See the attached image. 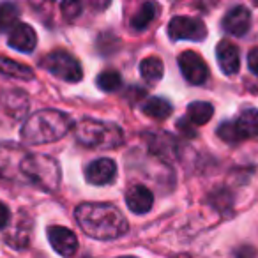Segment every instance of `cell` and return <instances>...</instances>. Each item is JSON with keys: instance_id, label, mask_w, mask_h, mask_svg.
Instances as JSON below:
<instances>
[{"instance_id": "cell-3", "label": "cell", "mask_w": 258, "mask_h": 258, "mask_svg": "<svg viewBox=\"0 0 258 258\" xmlns=\"http://www.w3.org/2000/svg\"><path fill=\"white\" fill-rule=\"evenodd\" d=\"M20 180L44 191H55L60 182V166L51 156L27 154L20 165Z\"/></svg>"}, {"instance_id": "cell-20", "label": "cell", "mask_w": 258, "mask_h": 258, "mask_svg": "<svg viewBox=\"0 0 258 258\" xmlns=\"http://www.w3.org/2000/svg\"><path fill=\"white\" fill-rule=\"evenodd\" d=\"M156 15H158V6L152 4V2H147V4H144L140 9H138V13L133 16V20H131V27H133L135 30H144L147 29L149 25H151V22L156 18Z\"/></svg>"}, {"instance_id": "cell-21", "label": "cell", "mask_w": 258, "mask_h": 258, "mask_svg": "<svg viewBox=\"0 0 258 258\" xmlns=\"http://www.w3.org/2000/svg\"><path fill=\"white\" fill-rule=\"evenodd\" d=\"M151 147L158 152V156L163 158H170V156H175L177 152V142L173 140L168 135H156V140L151 142Z\"/></svg>"}, {"instance_id": "cell-14", "label": "cell", "mask_w": 258, "mask_h": 258, "mask_svg": "<svg viewBox=\"0 0 258 258\" xmlns=\"http://www.w3.org/2000/svg\"><path fill=\"white\" fill-rule=\"evenodd\" d=\"M125 204H127L129 211L135 212V214H145L154 205V195L149 187L137 184L125 195Z\"/></svg>"}, {"instance_id": "cell-18", "label": "cell", "mask_w": 258, "mask_h": 258, "mask_svg": "<svg viewBox=\"0 0 258 258\" xmlns=\"http://www.w3.org/2000/svg\"><path fill=\"white\" fill-rule=\"evenodd\" d=\"M163 71H165V66L159 57H149L140 64V75L147 83L159 82L163 78Z\"/></svg>"}, {"instance_id": "cell-16", "label": "cell", "mask_w": 258, "mask_h": 258, "mask_svg": "<svg viewBox=\"0 0 258 258\" xmlns=\"http://www.w3.org/2000/svg\"><path fill=\"white\" fill-rule=\"evenodd\" d=\"M142 111L156 120H165L172 113V104L163 97H151L142 104Z\"/></svg>"}, {"instance_id": "cell-13", "label": "cell", "mask_w": 258, "mask_h": 258, "mask_svg": "<svg viewBox=\"0 0 258 258\" xmlns=\"http://www.w3.org/2000/svg\"><path fill=\"white\" fill-rule=\"evenodd\" d=\"M8 43H9V46L15 48V50L23 51V53H30V51H34V48H36V44H37L36 30L30 25H27V23H18V25L9 32Z\"/></svg>"}, {"instance_id": "cell-26", "label": "cell", "mask_w": 258, "mask_h": 258, "mask_svg": "<svg viewBox=\"0 0 258 258\" xmlns=\"http://www.w3.org/2000/svg\"><path fill=\"white\" fill-rule=\"evenodd\" d=\"M9 219H11V212H9L8 205L0 204V230L6 228V226H8Z\"/></svg>"}, {"instance_id": "cell-17", "label": "cell", "mask_w": 258, "mask_h": 258, "mask_svg": "<svg viewBox=\"0 0 258 258\" xmlns=\"http://www.w3.org/2000/svg\"><path fill=\"white\" fill-rule=\"evenodd\" d=\"M0 73L6 76H11V78H18V80L34 78V71L29 66L22 64V62H16L8 57H0Z\"/></svg>"}, {"instance_id": "cell-25", "label": "cell", "mask_w": 258, "mask_h": 258, "mask_svg": "<svg viewBox=\"0 0 258 258\" xmlns=\"http://www.w3.org/2000/svg\"><path fill=\"white\" fill-rule=\"evenodd\" d=\"M247 66H249V71L258 76V48H253L249 51V55H247Z\"/></svg>"}, {"instance_id": "cell-12", "label": "cell", "mask_w": 258, "mask_h": 258, "mask_svg": "<svg viewBox=\"0 0 258 258\" xmlns=\"http://www.w3.org/2000/svg\"><path fill=\"white\" fill-rule=\"evenodd\" d=\"M216 57H218V64L225 75L232 76L239 71L240 68V55L239 48L230 41H219L216 46Z\"/></svg>"}, {"instance_id": "cell-8", "label": "cell", "mask_w": 258, "mask_h": 258, "mask_svg": "<svg viewBox=\"0 0 258 258\" xmlns=\"http://www.w3.org/2000/svg\"><path fill=\"white\" fill-rule=\"evenodd\" d=\"M179 68L191 85H202L209 78V68L197 51H184L179 55Z\"/></svg>"}, {"instance_id": "cell-19", "label": "cell", "mask_w": 258, "mask_h": 258, "mask_svg": "<svg viewBox=\"0 0 258 258\" xmlns=\"http://www.w3.org/2000/svg\"><path fill=\"white\" fill-rule=\"evenodd\" d=\"M212 113H214V108L211 103H205V101H195L187 106V117L197 125L207 124L212 118Z\"/></svg>"}, {"instance_id": "cell-15", "label": "cell", "mask_w": 258, "mask_h": 258, "mask_svg": "<svg viewBox=\"0 0 258 258\" xmlns=\"http://www.w3.org/2000/svg\"><path fill=\"white\" fill-rule=\"evenodd\" d=\"M233 127H235L239 142L246 140V138H258V110L254 108L244 110L233 120Z\"/></svg>"}, {"instance_id": "cell-7", "label": "cell", "mask_w": 258, "mask_h": 258, "mask_svg": "<svg viewBox=\"0 0 258 258\" xmlns=\"http://www.w3.org/2000/svg\"><path fill=\"white\" fill-rule=\"evenodd\" d=\"M29 154L16 144H0V179L20 180V165Z\"/></svg>"}, {"instance_id": "cell-27", "label": "cell", "mask_w": 258, "mask_h": 258, "mask_svg": "<svg viewBox=\"0 0 258 258\" xmlns=\"http://www.w3.org/2000/svg\"><path fill=\"white\" fill-rule=\"evenodd\" d=\"M120 258H137V256H120Z\"/></svg>"}, {"instance_id": "cell-10", "label": "cell", "mask_w": 258, "mask_h": 258, "mask_svg": "<svg viewBox=\"0 0 258 258\" xmlns=\"http://www.w3.org/2000/svg\"><path fill=\"white\" fill-rule=\"evenodd\" d=\"M221 27L230 36H244L251 27V13L246 8H242V6H235V8H232L223 16Z\"/></svg>"}, {"instance_id": "cell-1", "label": "cell", "mask_w": 258, "mask_h": 258, "mask_svg": "<svg viewBox=\"0 0 258 258\" xmlns=\"http://www.w3.org/2000/svg\"><path fill=\"white\" fill-rule=\"evenodd\" d=\"M76 221L92 239L113 240L127 233L129 223L117 207L110 204H82L76 207Z\"/></svg>"}, {"instance_id": "cell-23", "label": "cell", "mask_w": 258, "mask_h": 258, "mask_svg": "<svg viewBox=\"0 0 258 258\" xmlns=\"http://www.w3.org/2000/svg\"><path fill=\"white\" fill-rule=\"evenodd\" d=\"M122 85V78L117 71H103L97 76V87L104 92H115Z\"/></svg>"}, {"instance_id": "cell-9", "label": "cell", "mask_w": 258, "mask_h": 258, "mask_svg": "<svg viewBox=\"0 0 258 258\" xmlns=\"http://www.w3.org/2000/svg\"><path fill=\"white\" fill-rule=\"evenodd\" d=\"M48 240H50L51 247L66 258L73 256L78 249V239L66 226H50L48 228Z\"/></svg>"}, {"instance_id": "cell-2", "label": "cell", "mask_w": 258, "mask_h": 258, "mask_svg": "<svg viewBox=\"0 0 258 258\" xmlns=\"http://www.w3.org/2000/svg\"><path fill=\"white\" fill-rule=\"evenodd\" d=\"M73 129V118L64 111L57 110H43L30 115L22 129V138L30 145L51 144Z\"/></svg>"}, {"instance_id": "cell-24", "label": "cell", "mask_w": 258, "mask_h": 258, "mask_svg": "<svg viewBox=\"0 0 258 258\" xmlns=\"http://www.w3.org/2000/svg\"><path fill=\"white\" fill-rule=\"evenodd\" d=\"M82 8L83 6L80 4V2H73V0H69V2H64V4L60 6L62 9V15H64L66 20H76L80 15H82Z\"/></svg>"}, {"instance_id": "cell-11", "label": "cell", "mask_w": 258, "mask_h": 258, "mask_svg": "<svg viewBox=\"0 0 258 258\" xmlns=\"http://www.w3.org/2000/svg\"><path fill=\"white\" fill-rule=\"evenodd\" d=\"M115 177H117V166L108 158L96 159L85 170V179L94 186H106Z\"/></svg>"}, {"instance_id": "cell-6", "label": "cell", "mask_w": 258, "mask_h": 258, "mask_svg": "<svg viewBox=\"0 0 258 258\" xmlns=\"http://www.w3.org/2000/svg\"><path fill=\"white\" fill-rule=\"evenodd\" d=\"M168 36L173 41H204L207 37V29L204 22L189 16H175L168 23Z\"/></svg>"}, {"instance_id": "cell-4", "label": "cell", "mask_w": 258, "mask_h": 258, "mask_svg": "<svg viewBox=\"0 0 258 258\" xmlns=\"http://www.w3.org/2000/svg\"><path fill=\"white\" fill-rule=\"evenodd\" d=\"M75 138L82 145L92 149H113L124 142V135L118 125L92 118H83L76 124Z\"/></svg>"}, {"instance_id": "cell-22", "label": "cell", "mask_w": 258, "mask_h": 258, "mask_svg": "<svg viewBox=\"0 0 258 258\" xmlns=\"http://www.w3.org/2000/svg\"><path fill=\"white\" fill-rule=\"evenodd\" d=\"M20 11L15 4H2L0 6V30H9L11 32L18 25Z\"/></svg>"}, {"instance_id": "cell-5", "label": "cell", "mask_w": 258, "mask_h": 258, "mask_svg": "<svg viewBox=\"0 0 258 258\" xmlns=\"http://www.w3.org/2000/svg\"><path fill=\"white\" fill-rule=\"evenodd\" d=\"M41 66L46 69L50 75L64 80L68 83H78L83 78V71L80 62L71 53L64 50H55L48 53L41 60Z\"/></svg>"}]
</instances>
